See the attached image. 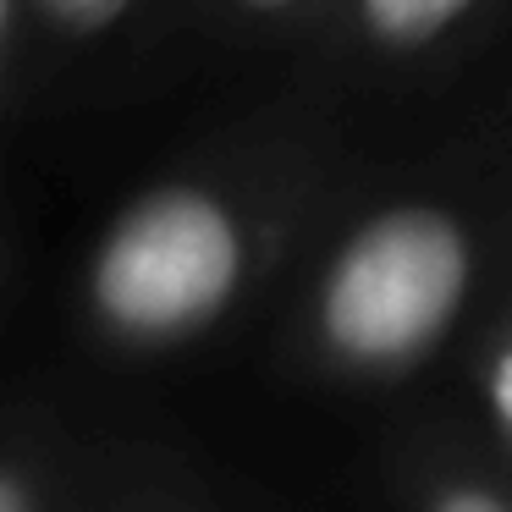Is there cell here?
Wrapping results in <instances>:
<instances>
[{
  "mask_svg": "<svg viewBox=\"0 0 512 512\" xmlns=\"http://www.w3.org/2000/svg\"><path fill=\"white\" fill-rule=\"evenodd\" d=\"M358 6H364V23L375 39H386V45H424L441 28H452L474 0H358Z\"/></svg>",
  "mask_w": 512,
  "mask_h": 512,
  "instance_id": "3",
  "label": "cell"
},
{
  "mask_svg": "<svg viewBox=\"0 0 512 512\" xmlns=\"http://www.w3.org/2000/svg\"><path fill=\"white\" fill-rule=\"evenodd\" d=\"M133 0H45V12L67 28H105L127 12Z\"/></svg>",
  "mask_w": 512,
  "mask_h": 512,
  "instance_id": "4",
  "label": "cell"
},
{
  "mask_svg": "<svg viewBox=\"0 0 512 512\" xmlns=\"http://www.w3.org/2000/svg\"><path fill=\"white\" fill-rule=\"evenodd\" d=\"M463 287V232L435 210H391L358 226L336 254L320 298V331L353 364H402L446 331Z\"/></svg>",
  "mask_w": 512,
  "mask_h": 512,
  "instance_id": "1",
  "label": "cell"
},
{
  "mask_svg": "<svg viewBox=\"0 0 512 512\" xmlns=\"http://www.w3.org/2000/svg\"><path fill=\"white\" fill-rule=\"evenodd\" d=\"M243 276V232L210 193L166 188L133 204L94 254V309L127 336L204 325Z\"/></svg>",
  "mask_w": 512,
  "mask_h": 512,
  "instance_id": "2",
  "label": "cell"
},
{
  "mask_svg": "<svg viewBox=\"0 0 512 512\" xmlns=\"http://www.w3.org/2000/svg\"><path fill=\"white\" fill-rule=\"evenodd\" d=\"M0 512H28L23 485H17V479H6V474H0Z\"/></svg>",
  "mask_w": 512,
  "mask_h": 512,
  "instance_id": "7",
  "label": "cell"
},
{
  "mask_svg": "<svg viewBox=\"0 0 512 512\" xmlns=\"http://www.w3.org/2000/svg\"><path fill=\"white\" fill-rule=\"evenodd\" d=\"M248 6H287V0H248Z\"/></svg>",
  "mask_w": 512,
  "mask_h": 512,
  "instance_id": "9",
  "label": "cell"
},
{
  "mask_svg": "<svg viewBox=\"0 0 512 512\" xmlns=\"http://www.w3.org/2000/svg\"><path fill=\"white\" fill-rule=\"evenodd\" d=\"M6 17H12V0H0V34H6Z\"/></svg>",
  "mask_w": 512,
  "mask_h": 512,
  "instance_id": "8",
  "label": "cell"
},
{
  "mask_svg": "<svg viewBox=\"0 0 512 512\" xmlns=\"http://www.w3.org/2000/svg\"><path fill=\"white\" fill-rule=\"evenodd\" d=\"M435 512H507L496 496H479V490H446L435 501Z\"/></svg>",
  "mask_w": 512,
  "mask_h": 512,
  "instance_id": "6",
  "label": "cell"
},
{
  "mask_svg": "<svg viewBox=\"0 0 512 512\" xmlns=\"http://www.w3.org/2000/svg\"><path fill=\"white\" fill-rule=\"evenodd\" d=\"M490 408H496V419L512 430V347L496 358V369H490Z\"/></svg>",
  "mask_w": 512,
  "mask_h": 512,
  "instance_id": "5",
  "label": "cell"
}]
</instances>
